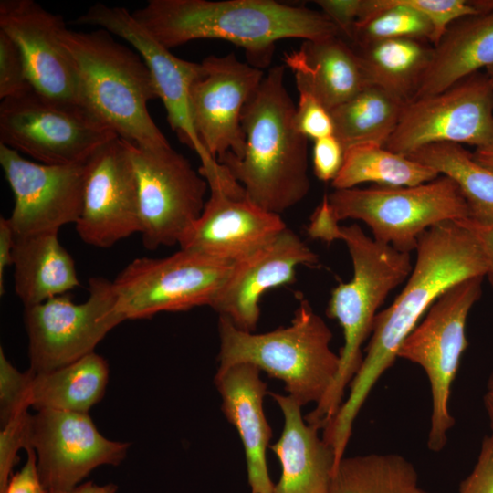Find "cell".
Returning <instances> with one entry per match:
<instances>
[{
  "instance_id": "6da1fadb",
  "label": "cell",
  "mask_w": 493,
  "mask_h": 493,
  "mask_svg": "<svg viewBox=\"0 0 493 493\" xmlns=\"http://www.w3.org/2000/svg\"><path fill=\"white\" fill-rule=\"evenodd\" d=\"M415 250L416 260L404 288L375 317L366 355L350 383L348 398L332 420L339 433L352 431L370 392L393 366L401 344L439 296L466 278L486 277L487 263L477 239L456 221L426 230Z\"/></svg>"
},
{
  "instance_id": "7a4b0ae2",
  "label": "cell",
  "mask_w": 493,
  "mask_h": 493,
  "mask_svg": "<svg viewBox=\"0 0 493 493\" xmlns=\"http://www.w3.org/2000/svg\"><path fill=\"white\" fill-rule=\"evenodd\" d=\"M307 232L326 242L342 240L353 267L352 278L332 289L326 309V315L336 320L343 332L339 369L324 398L304 417L308 424L323 429L339 411L345 390L361 367L362 346L372 331L379 308L408 278L413 266L410 253L376 241L359 225L340 226L326 196L310 216Z\"/></svg>"
},
{
  "instance_id": "3957f363",
  "label": "cell",
  "mask_w": 493,
  "mask_h": 493,
  "mask_svg": "<svg viewBox=\"0 0 493 493\" xmlns=\"http://www.w3.org/2000/svg\"><path fill=\"white\" fill-rule=\"evenodd\" d=\"M131 14L168 49L192 40L221 39L266 63L278 40L341 36L321 11L274 0H150Z\"/></svg>"
},
{
  "instance_id": "277c9868",
  "label": "cell",
  "mask_w": 493,
  "mask_h": 493,
  "mask_svg": "<svg viewBox=\"0 0 493 493\" xmlns=\"http://www.w3.org/2000/svg\"><path fill=\"white\" fill-rule=\"evenodd\" d=\"M284 79V66L268 69L242 112L244 155L227 152L217 159L254 204L279 215L310 188L308 138L295 127L296 106Z\"/></svg>"
},
{
  "instance_id": "5b68a950",
  "label": "cell",
  "mask_w": 493,
  "mask_h": 493,
  "mask_svg": "<svg viewBox=\"0 0 493 493\" xmlns=\"http://www.w3.org/2000/svg\"><path fill=\"white\" fill-rule=\"evenodd\" d=\"M60 40L74 65L84 107L120 138L144 148L170 145L148 110L158 99L141 56L104 29L74 31Z\"/></svg>"
},
{
  "instance_id": "8992f818",
  "label": "cell",
  "mask_w": 493,
  "mask_h": 493,
  "mask_svg": "<svg viewBox=\"0 0 493 493\" xmlns=\"http://www.w3.org/2000/svg\"><path fill=\"white\" fill-rule=\"evenodd\" d=\"M218 332L217 372L239 363L255 365L282 381L288 395L301 407L318 404L336 377L340 357L330 349L332 332L304 298L286 327L254 333L219 316Z\"/></svg>"
},
{
  "instance_id": "52a82bcc",
  "label": "cell",
  "mask_w": 493,
  "mask_h": 493,
  "mask_svg": "<svg viewBox=\"0 0 493 493\" xmlns=\"http://www.w3.org/2000/svg\"><path fill=\"white\" fill-rule=\"evenodd\" d=\"M326 196L337 222L362 221L376 241L405 253L416 249L419 237L429 228L470 217L459 186L443 174L414 186L353 187Z\"/></svg>"
},
{
  "instance_id": "ba28073f",
  "label": "cell",
  "mask_w": 493,
  "mask_h": 493,
  "mask_svg": "<svg viewBox=\"0 0 493 493\" xmlns=\"http://www.w3.org/2000/svg\"><path fill=\"white\" fill-rule=\"evenodd\" d=\"M483 276L450 287L432 304L424 320L401 344L397 357L420 365L431 389L432 413L427 446L441 451L455 420L448 410L451 386L467 348L466 323L482 295Z\"/></svg>"
},
{
  "instance_id": "9c48e42d",
  "label": "cell",
  "mask_w": 493,
  "mask_h": 493,
  "mask_svg": "<svg viewBox=\"0 0 493 493\" xmlns=\"http://www.w3.org/2000/svg\"><path fill=\"white\" fill-rule=\"evenodd\" d=\"M116 137L88 110L50 100L33 89L0 103V143L41 163H85Z\"/></svg>"
},
{
  "instance_id": "30bf717a",
  "label": "cell",
  "mask_w": 493,
  "mask_h": 493,
  "mask_svg": "<svg viewBox=\"0 0 493 493\" xmlns=\"http://www.w3.org/2000/svg\"><path fill=\"white\" fill-rule=\"evenodd\" d=\"M232 267L233 262L181 248L165 257L135 258L112 281L117 310L126 320L211 307Z\"/></svg>"
},
{
  "instance_id": "8fae6325",
  "label": "cell",
  "mask_w": 493,
  "mask_h": 493,
  "mask_svg": "<svg viewBox=\"0 0 493 493\" xmlns=\"http://www.w3.org/2000/svg\"><path fill=\"white\" fill-rule=\"evenodd\" d=\"M112 281L89 280V296L74 303L68 294L25 308L30 370L50 372L94 352L96 346L124 320L117 310Z\"/></svg>"
},
{
  "instance_id": "7c38bea8",
  "label": "cell",
  "mask_w": 493,
  "mask_h": 493,
  "mask_svg": "<svg viewBox=\"0 0 493 493\" xmlns=\"http://www.w3.org/2000/svg\"><path fill=\"white\" fill-rule=\"evenodd\" d=\"M138 184L140 234L144 247L179 245L200 216L206 180L171 145L144 148L129 142Z\"/></svg>"
},
{
  "instance_id": "4fadbf2b",
  "label": "cell",
  "mask_w": 493,
  "mask_h": 493,
  "mask_svg": "<svg viewBox=\"0 0 493 493\" xmlns=\"http://www.w3.org/2000/svg\"><path fill=\"white\" fill-rule=\"evenodd\" d=\"M436 142L493 145V82L476 72L448 89L404 105L384 147L409 156Z\"/></svg>"
},
{
  "instance_id": "5bb4252c",
  "label": "cell",
  "mask_w": 493,
  "mask_h": 493,
  "mask_svg": "<svg viewBox=\"0 0 493 493\" xmlns=\"http://www.w3.org/2000/svg\"><path fill=\"white\" fill-rule=\"evenodd\" d=\"M0 164L15 197L7 218L15 236L58 233L83 207L86 162L52 165L29 161L0 143Z\"/></svg>"
},
{
  "instance_id": "9a60e30c",
  "label": "cell",
  "mask_w": 493,
  "mask_h": 493,
  "mask_svg": "<svg viewBox=\"0 0 493 493\" xmlns=\"http://www.w3.org/2000/svg\"><path fill=\"white\" fill-rule=\"evenodd\" d=\"M206 182L209 198L180 240L181 249L234 263L288 227L279 215L254 204L226 167Z\"/></svg>"
},
{
  "instance_id": "2e32d148",
  "label": "cell",
  "mask_w": 493,
  "mask_h": 493,
  "mask_svg": "<svg viewBox=\"0 0 493 493\" xmlns=\"http://www.w3.org/2000/svg\"><path fill=\"white\" fill-rule=\"evenodd\" d=\"M191 85L190 110L196 134L205 151L217 161L230 152L244 155L245 134L241 125L244 107L265 74L234 53L208 56Z\"/></svg>"
},
{
  "instance_id": "e0dca14e",
  "label": "cell",
  "mask_w": 493,
  "mask_h": 493,
  "mask_svg": "<svg viewBox=\"0 0 493 493\" xmlns=\"http://www.w3.org/2000/svg\"><path fill=\"white\" fill-rule=\"evenodd\" d=\"M28 448L36 452L40 480L51 491L77 487L99 466L119 465L129 444L102 435L88 413L40 410L31 417Z\"/></svg>"
},
{
  "instance_id": "ac0fdd59",
  "label": "cell",
  "mask_w": 493,
  "mask_h": 493,
  "mask_svg": "<svg viewBox=\"0 0 493 493\" xmlns=\"http://www.w3.org/2000/svg\"><path fill=\"white\" fill-rule=\"evenodd\" d=\"M75 226L83 242L100 248L140 233L138 184L128 141L112 139L86 162L83 207Z\"/></svg>"
},
{
  "instance_id": "d6986e66",
  "label": "cell",
  "mask_w": 493,
  "mask_h": 493,
  "mask_svg": "<svg viewBox=\"0 0 493 493\" xmlns=\"http://www.w3.org/2000/svg\"><path fill=\"white\" fill-rule=\"evenodd\" d=\"M74 22L100 26L129 43L150 70L171 129L183 143L196 152L201 165H208L215 161L199 141L191 116L189 92L192 83L201 72V63L173 55L124 7L96 3Z\"/></svg>"
},
{
  "instance_id": "ffe728a7",
  "label": "cell",
  "mask_w": 493,
  "mask_h": 493,
  "mask_svg": "<svg viewBox=\"0 0 493 493\" xmlns=\"http://www.w3.org/2000/svg\"><path fill=\"white\" fill-rule=\"evenodd\" d=\"M65 27L61 16L34 0L0 1V31L19 47L32 89L50 100L86 109L74 65L60 40Z\"/></svg>"
},
{
  "instance_id": "44dd1931",
  "label": "cell",
  "mask_w": 493,
  "mask_h": 493,
  "mask_svg": "<svg viewBox=\"0 0 493 493\" xmlns=\"http://www.w3.org/2000/svg\"><path fill=\"white\" fill-rule=\"evenodd\" d=\"M319 262L315 252L287 227L256 251L233 263L211 308L236 328L254 332L264 293L292 283L299 266L313 267Z\"/></svg>"
},
{
  "instance_id": "7402d4cb",
  "label": "cell",
  "mask_w": 493,
  "mask_h": 493,
  "mask_svg": "<svg viewBox=\"0 0 493 493\" xmlns=\"http://www.w3.org/2000/svg\"><path fill=\"white\" fill-rule=\"evenodd\" d=\"M260 372L250 363H239L216 372L215 383L222 411L243 444L251 493H273L266 456L272 430L263 409L267 385Z\"/></svg>"
},
{
  "instance_id": "603a6c76",
  "label": "cell",
  "mask_w": 493,
  "mask_h": 493,
  "mask_svg": "<svg viewBox=\"0 0 493 493\" xmlns=\"http://www.w3.org/2000/svg\"><path fill=\"white\" fill-rule=\"evenodd\" d=\"M269 393L284 417L281 435L270 446L281 465L273 493H330L337 467L332 448L306 422L292 397Z\"/></svg>"
},
{
  "instance_id": "cb8c5ba5",
  "label": "cell",
  "mask_w": 493,
  "mask_h": 493,
  "mask_svg": "<svg viewBox=\"0 0 493 493\" xmlns=\"http://www.w3.org/2000/svg\"><path fill=\"white\" fill-rule=\"evenodd\" d=\"M284 61L298 90L312 94L329 110L371 85L358 54L340 37L304 40L285 53Z\"/></svg>"
},
{
  "instance_id": "d4e9b609",
  "label": "cell",
  "mask_w": 493,
  "mask_h": 493,
  "mask_svg": "<svg viewBox=\"0 0 493 493\" xmlns=\"http://www.w3.org/2000/svg\"><path fill=\"white\" fill-rule=\"evenodd\" d=\"M492 65L493 0H488L486 10L455 20L433 46L414 99L439 93Z\"/></svg>"
},
{
  "instance_id": "484cf974",
  "label": "cell",
  "mask_w": 493,
  "mask_h": 493,
  "mask_svg": "<svg viewBox=\"0 0 493 493\" xmlns=\"http://www.w3.org/2000/svg\"><path fill=\"white\" fill-rule=\"evenodd\" d=\"M58 234L16 236L15 291L25 308L79 286L74 259L60 244Z\"/></svg>"
},
{
  "instance_id": "4316f807",
  "label": "cell",
  "mask_w": 493,
  "mask_h": 493,
  "mask_svg": "<svg viewBox=\"0 0 493 493\" xmlns=\"http://www.w3.org/2000/svg\"><path fill=\"white\" fill-rule=\"evenodd\" d=\"M109 366L92 352L61 368L35 373L26 388L24 405L40 410L88 413L107 387Z\"/></svg>"
},
{
  "instance_id": "83f0119b",
  "label": "cell",
  "mask_w": 493,
  "mask_h": 493,
  "mask_svg": "<svg viewBox=\"0 0 493 493\" xmlns=\"http://www.w3.org/2000/svg\"><path fill=\"white\" fill-rule=\"evenodd\" d=\"M368 79L404 104L412 100L433 54V45L416 38H389L352 46Z\"/></svg>"
},
{
  "instance_id": "f1b7e54d",
  "label": "cell",
  "mask_w": 493,
  "mask_h": 493,
  "mask_svg": "<svg viewBox=\"0 0 493 493\" xmlns=\"http://www.w3.org/2000/svg\"><path fill=\"white\" fill-rule=\"evenodd\" d=\"M404 103L375 85H368L330 110L333 135L344 151L363 143L384 146L394 131Z\"/></svg>"
},
{
  "instance_id": "f546056e",
  "label": "cell",
  "mask_w": 493,
  "mask_h": 493,
  "mask_svg": "<svg viewBox=\"0 0 493 493\" xmlns=\"http://www.w3.org/2000/svg\"><path fill=\"white\" fill-rule=\"evenodd\" d=\"M439 175L432 167L384 146L363 143L345 151L342 166L331 185L334 190L350 189L363 183L414 186L433 181Z\"/></svg>"
},
{
  "instance_id": "4dcf8cb0",
  "label": "cell",
  "mask_w": 493,
  "mask_h": 493,
  "mask_svg": "<svg viewBox=\"0 0 493 493\" xmlns=\"http://www.w3.org/2000/svg\"><path fill=\"white\" fill-rule=\"evenodd\" d=\"M408 157L457 184L467 202L469 219L483 224L493 222V171L477 163L472 152L458 143L436 142Z\"/></svg>"
},
{
  "instance_id": "1f68e13d",
  "label": "cell",
  "mask_w": 493,
  "mask_h": 493,
  "mask_svg": "<svg viewBox=\"0 0 493 493\" xmlns=\"http://www.w3.org/2000/svg\"><path fill=\"white\" fill-rule=\"evenodd\" d=\"M418 476L411 462L397 454L343 457L330 493H414Z\"/></svg>"
},
{
  "instance_id": "d6a6232c",
  "label": "cell",
  "mask_w": 493,
  "mask_h": 493,
  "mask_svg": "<svg viewBox=\"0 0 493 493\" xmlns=\"http://www.w3.org/2000/svg\"><path fill=\"white\" fill-rule=\"evenodd\" d=\"M434 26L413 0H362L352 46L389 38H416L432 44Z\"/></svg>"
},
{
  "instance_id": "836d02e7",
  "label": "cell",
  "mask_w": 493,
  "mask_h": 493,
  "mask_svg": "<svg viewBox=\"0 0 493 493\" xmlns=\"http://www.w3.org/2000/svg\"><path fill=\"white\" fill-rule=\"evenodd\" d=\"M32 414L28 410L17 413L0 432V493H5L17 452L27 449Z\"/></svg>"
},
{
  "instance_id": "e575fe53",
  "label": "cell",
  "mask_w": 493,
  "mask_h": 493,
  "mask_svg": "<svg viewBox=\"0 0 493 493\" xmlns=\"http://www.w3.org/2000/svg\"><path fill=\"white\" fill-rule=\"evenodd\" d=\"M23 54L16 42L0 31V99L31 89Z\"/></svg>"
},
{
  "instance_id": "d590c367",
  "label": "cell",
  "mask_w": 493,
  "mask_h": 493,
  "mask_svg": "<svg viewBox=\"0 0 493 493\" xmlns=\"http://www.w3.org/2000/svg\"><path fill=\"white\" fill-rule=\"evenodd\" d=\"M33 372H19L7 360L3 348L0 349V420L4 426L17 413L28 410L24 405L26 388Z\"/></svg>"
},
{
  "instance_id": "8d00e7d4",
  "label": "cell",
  "mask_w": 493,
  "mask_h": 493,
  "mask_svg": "<svg viewBox=\"0 0 493 493\" xmlns=\"http://www.w3.org/2000/svg\"><path fill=\"white\" fill-rule=\"evenodd\" d=\"M299 99L294 114L297 131L313 141L333 135L334 126L330 110L312 94L299 90Z\"/></svg>"
},
{
  "instance_id": "74e56055",
  "label": "cell",
  "mask_w": 493,
  "mask_h": 493,
  "mask_svg": "<svg viewBox=\"0 0 493 493\" xmlns=\"http://www.w3.org/2000/svg\"><path fill=\"white\" fill-rule=\"evenodd\" d=\"M345 151L334 135L314 141L312 164L315 176L322 181H333L344 160Z\"/></svg>"
},
{
  "instance_id": "f35d334b",
  "label": "cell",
  "mask_w": 493,
  "mask_h": 493,
  "mask_svg": "<svg viewBox=\"0 0 493 493\" xmlns=\"http://www.w3.org/2000/svg\"><path fill=\"white\" fill-rule=\"evenodd\" d=\"M458 493H493V435L481 443L476 465L460 483Z\"/></svg>"
},
{
  "instance_id": "ab89813d",
  "label": "cell",
  "mask_w": 493,
  "mask_h": 493,
  "mask_svg": "<svg viewBox=\"0 0 493 493\" xmlns=\"http://www.w3.org/2000/svg\"><path fill=\"white\" fill-rule=\"evenodd\" d=\"M329 20L351 42L353 37L355 25L362 13V0H317Z\"/></svg>"
},
{
  "instance_id": "60d3db41",
  "label": "cell",
  "mask_w": 493,
  "mask_h": 493,
  "mask_svg": "<svg viewBox=\"0 0 493 493\" xmlns=\"http://www.w3.org/2000/svg\"><path fill=\"white\" fill-rule=\"evenodd\" d=\"M26 453V464L11 477L5 493H48L38 475L36 452L28 448Z\"/></svg>"
},
{
  "instance_id": "b9f144b4",
  "label": "cell",
  "mask_w": 493,
  "mask_h": 493,
  "mask_svg": "<svg viewBox=\"0 0 493 493\" xmlns=\"http://www.w3.org/2000/svg\"><path fill=\"white\" fill-rule=\"evenodd\" d=\"M477 239L487 263V274L489 283L493 287V222L478 223L469 218L456 221Z\"/></svg>"
},
{
  "instance_id": "7bdbcfd3",
  "label": "cell",
  "mask_w": 493,
  "mask_h": 493,
  "mask_svg": "<svg viewBox=\"0 0 493 493\" xmlns=\"http://www.w3.org/2000/svg\"><path fill=\"white\" fill-rule=\"evenodd\" d=\"M16 236L7 218L0 217V294L5 293V273L13 265Z\"/></svg>"
},
{
  "instance_id": "ee69618b",
  "label": "cell",
  "mask_w": 493,
  "mask_h": 493,
  "mask_svg": "<svg viewBox=\"0 0 493 493\" xmlns=\"http://www.w3.org/2000/svg\"><path fill=\"white\" fill-rule=\"evenodd\" d=\"M117 489V486L111 483L99 486L93 482H87L78 485L71 489L51 490L48 493H116Z\"/></svg>"
},
{
  "instance_id": "f6af8a7d",
  "label": "cell",
  "mask_w": 493,
  "mask_h": 493,
  "mask_svg": "<svg viewBox=\"0 0 493 493\" xmlns=\"http://www.w3.org/2000/svg\"><path fill=\"white\" fill-rule=\"evenodd\" d=\"M473 157L477 163L493 171V145L476 148Z\"/></svg>"
},
{
  "instance_id": "bcb514c9",
  "label": "cell",
  "mask_w": 493,
  "mask_h": 493,
  "mask_svg": "<svg viewBox=\"0 0 493 493\" xmlns=\"http://www.w3.org/2000/svg\"><path fill=\"white\" fill-rule=\"evenodd\" d=\"M484 405L489 420V425L491 428V435H493V392L488 391L484 395Z\"/></svg>"
},
{
  "instance_id": "7dc6e473",
  "label": "cell",
  "mask_w": 493,
  "mask_h": 493,
  "mask_svg": "<svg viewBox=\"0 0 493 493\" xmlns=\"http://www.w3.org/2000/svg\"><path fill=\"white\" fill-rule=\"evenodd\" d=\"M487 388H488V391L493 392V372L490 373L488 379Z\"/></svg>"
},
{
  "instance_id": "c3c4849f",
  "label": "cell",
  "mask_w": 493,
  "mask_h": 493,
  "mask_svg": "<svg viewBox=\"0 0 493 493\" xmlns=\"http://www.w3.org/2000/svg\"><path fill=\"white\" fill-rule=\"evenodd\" d=\"M486 74L489 77L493 82V65L486 68Z\"/></svg>"
},
{
  "instance_id": "681fc988",
  "label": "cell",
  "mask_w": 493,
  "mask_h": 493,
  "mask_svg": "<svg viewBox=\"0 0 493 493\" xmlns=\"http://www.w3.org/2000/svg\"><path fill=\"white\" fill-rule=\"evenodd\" d=\"M414 493H427L426 491L417 488V489L414 491Z\"/></svg>"
}]
</instances>
